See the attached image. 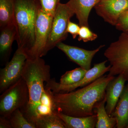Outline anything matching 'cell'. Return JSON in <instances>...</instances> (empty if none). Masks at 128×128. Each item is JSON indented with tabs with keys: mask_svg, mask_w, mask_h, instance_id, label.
Returning a JSON list of instances; mask_svg holds the SVG:
<instances>
[{
	"mask_svg": "<svg viewBox=\"0 0 128 128\" xmlns=\"http://www.w3.org/2000/svg\"><path fill=\"white\" fill-rule=\"evenodd\" d=\"M94 8L105 22L115 26L121 14L128 10V0H100Z\"/></svg>",
	"mask_w": 128,
	"mask_h": 128,
	"instance_id": "30bf717a",
	"label": "cell"
},
{
	"mask_svg": "<svg viewBox=\"0 0 128 128\" xmlns=\"http://www.w3.org/2000/svg\"><path fill=\"white\" fill-rule=\"evenodd\" d=\"M87 70L80 67L66 72L60 77L59 84L63 86H68L77 83L82 80Z\"/></svg>",
	"mask_w": 128,
	"mask_h": 128,
	"instance_id": "ffe728a7",
	"label": "cell"
},
{
	"mask_svg": "<svg viewBox=\"0 0 128 128\" xmlns=\"http://www.w3.org/2000/svg\"><path fill=\"white\" fill-rule=\"evenodd\" d=\"M104 56L111 65L109 74L123 75L128 81V34L122 32L105 50Z\"/></svg>",
	"mask_w": 128,
	"mask_h": 128,
	"instance_id": "5b68a950",
	"label": "cell"
},
{
	"mask_svg": "<svg viewBox=\"0 0 128 128\" xmlns=\"http://www.w3.org/2000/svg\"><path fill=\"white\" fill-rule=\"evenodd\" d=\"M75 13L68 3H60L53 18L50 34L44 50V55L58 44L66 39L67 26Z\"/></svg>",
	"mask_w": 128,
	"mask_h": 128,
	"instance_id": "8992f818",
	"label": "cell"
},
{
	"mask_svg": "<svg viewBox=\"0 0 128 128\" xmlns=\"http://www.w3.org/2000/svg\"><path fill=\"white\" fill-rule=\"evenodd\" d=\"M127 80L123 75H118L108 84L106 89V98L105 108L109 116L114 110L120 96L125 86Z\"/></svg>",
	"mask_w": 128,
	"mask_h": 128,
	"instance_id": "7c38bea8",
	"label": "cell"
},
{
	"mask_svg": "<svg viewBox=\"0 0 128 128\" xmlns=\"http://www.w3.org/2000/svg\"><path fill=\"white\" fill-rule=\"evenodd\" d=\"M106 101V94L102 100L96 104L94 106V112L96 114V128H112L116 125V120L113 117L109 116L105 108Z\"/></svg>",
	"mask_w": 128,
	"mask_h": 128,
	"instance_id": "e0dca14e",
	"label": "cell"
},
{
	"mask_svg": "<svg viewBox=\"0 0 128 128\" xmlns=\"http://www.w3.org/2000/svg\"><path fill=\"white\" fill-rule=\"evenodd\" d=\"M111 116L116 118L117 128H127L128 125V82L125 86Z\"/></svg>",
	"mask_w": 128,
	"mask_h": 128,
	"instance_id": "9a60e30c",
	"label": "cell"
},
{
	"mask_svg": "<svg viewBox=\"0 0 128 128\" xmlns=\"http://www.w3.org/2000/svg\"><path fill=\"white\" fill-rule=\"evenodd\" d=\"M78 36V41L84 42L94 41L98 38L97 34L92 32L86 26L80 27Z\"/></svg>",
	"mask_w": 128,
	"mask_h": 128,
	"instance_id": "603a6c76",
	"label": "cell"
},
{
	"mask_svg": "<svg viewBox=\"0 0 128 128\" xmlns=\"http://www.w3.org/2000/svg\"><path fill=\"white\" fill-rule=\"evenodd\" d=\"M28 100L29 94L27 85L22 77L1 95L0 116L9 119L13 112L24 107Z\"/></svg>",
	"mask_w": 128,
	"mask_h": 128,
	"instance_id": "277c9868",
	"label": "cell"
},
{
	"mask_svg": "<svg viewBox=\"0 0 128 128\" xmlns=\"http://www.w3.org/2000/svg\"><path fill=\"white\" fill-rule=\"evenodd\" d=\"M14 2L18 48L26 55L34 45L35 21L39 5L37 0H14Z\"/></svg>",
	"mask_w": 128,
	"mask_h": 128,
	"instance_id": "3957f363",
	"label": "cell"
},
{
	"mask_svg": "<svg viewBox=\"0 0 128 128\" xmlns=\"http://www.w3.org/2000/svg\"><path fill=\"white\" fill-rule=\"evenodd\" d=\"M115 26L118 30L128 34V10L121 14Z\"/></svg>",
	"mask_w": 128,
	"mask_h": 128,
	"instance_id": "cb8c5ba5",
	"label": "cell"
},
{
	"mask_svg": "<svg viewBox=\"0 0 128 128\" xmlns=\"http://www.w3.org/2000/svg\"><path fill=\"white\" fill-rule=\"evenodd\" d=\"M15 24L14 0H0V28Z\"/></svg>",
	"mask_w": 128,
	"mask_h": 128,
	"instance_id": "ac0fdd59",
	"label": "cell"
},
{
	"mask_svg": "<svg viewBox=\"0 0 128 128\" xmlns=\"http://www.w3.org/2000/svg\"><path fill=\"white\" fill-rule=\"evenodd\" d=\"M105 45H101L93 50H87L76 46H70L62 42L56 47L64 52L68 58L86 70L91 68L92 60L94 56Z\"/></svg>",
	"mask_w": 128,
	"mask_h": 128,
	"instance_id": "8fae6325",
	"label": "cell"
},
{
	"mask_svg": "<svg viewBox=\"0 0 128 128\" xmlns=\"http://www.w3.org/2000/svg\"><path fill=\"white\" fill-rule=\"evenodd\" d=\"M108 60L95 64L92 68L88 70L83 78L79 82L68 86H63L56 82L54 80L50 79L44 86L45 88L50 90L54 94L65 93L72 91L78 87L86 86L104 75L105 73L110 71L111 65L106 66Z\"/></svg>",
	"mask_w": 128,
	"mask_h": 128,
	"instance_id": "9c48e42d",
	"label": "cell"
},
{
	"mask_svg": "<svg viewBox=\"0 0 128 128\" xmlns=\"http://www.w3.org/2000/svg\"><path fill=\"white\" fill-rule=\"evenodd\" d=\"M9 119L12 128H36L25 118L20 109L13 112Z\"/></svg>",
	"mask_w": 128,
	"mask_h": 128,
	"instance_id": "44dd1931",
	"label": "cell"
},
{
	"mask_svg": "<svg viewBox=\"0 0 128 128\" xmlns=\"http://www.w3.org/2000/svg\"><path fill=\"white\" fill-rule=\"evenodd\" d=\"M80 27V25L70 21L67 26L66 32L72 35L73 38H76L79 34Z\"/></svg>",
	"mask_w": 128,
	"mask_h": 128,
	"instance_id": "d4e9b609",
	"label": "cell"
},
{
	"mask_svg": "<svg viewBox=\"0 0 128 128\" xmlns=\"http://www.w3.org/2000/svg\"><path fill=\"white\" fill-rule=\"evenodd\" d=\"M27 57L22 50L18 48L13 57L0 70V93L22 78V74Z\"/></svg>",
	"mask_w": 128,
	"mask_h": 128,
	"instance_id": "ba28073f",
	"label": "cell"
},
{
	"mask_svg": "<svg viewBox=\"0 0 128 128\" xmlns=\"http://www.w3.org/2000/svg\"><path fill=\"white\" fill-rule=\"evenodd\" d=\"M100 0H70L67 2L73 10L80 27H89L88 18L92 9Z\"/></svg>",
	"mask_w": 128,
	"mask_h": 128,
	"instance_id": "5bb4252c",
	"label": "cell"
},
{
	"mask_svg": "<svg viewBox=\"0 0 128 128\" xmlns=\"http://www.w3.org/2000/svg\"><path fill=\"white\" fill-rule=\"evenodd\" d=\"M0 58L1 62L6 64L8 62L11 53L12 45L16 40V30L15 24L0 28Z\"/></svg>",
	"mask_w": 128,
	"mask_h": 128,
	"instance_id": "4fadbf2b",
	"label": "cell"
},
{
	"mask_svg": "<svg viewBox=\"0 0 128 128\" xmlns=\"http://www.w3.org/2000/svg\"><path fill=\"white\" fill-rule=\"evenodd\" d=\"M0 128H12L9 119L0 116Z\"/></svg>",
	"mask_w": 128,
	"mask_h": 128,
	"instance_id": "484cf974",
	"label": "cell"
},
{
	"mask_svg": "<svg viewBox=\"0 0 128 128\" xmlns=\"http://www.w3.org/2000/svg\"><path fill=\"white\" fill-rule=\"evenodd\" d=\"M34 124L36 128H66L64 122L54 112L38 118Z\"/></svg>",
	"mask_w": 128,
	"mask_h": 128,
	"instance_id": "d6986e66",
	"label": "cell"
},
{
	"mask_svg": "<svg viewBox=\"0 0 128 128\" xmlns=\"http://www.w3.org/2000/svg\"><path fill=\"white\" fill-rule=\"evenodd\" d=\"M53 18L54 17L42 11L39 6L35 21L34 45L27 54V59H34L44 56Z\"/></svg>",
	"mask_w": 128,
	"mask_h": 128,
	"instance_id": "52a82bcc",
	"label": "cell"
},
{
	"mask_svg": "<svg viewBox=\"0 0 128 128\" xmlns=\"http://www.w3.org/2000/svg\"><path fill=\"white\" fill-rule=\"evenodd\" d=\"M22 77L27 85L29 100L20 110L28 120L33 124L36 118V109L40 104L44 90V82H48L51 79L50 66L46 64L41 57L27 59Z\"/></svg>",
	"mask_w": 128,
	"mask_h": 128,
	"instance_id": "7a4b0ae2",
	"label": "cell"
},
{
	"mask_svg": "<svg viewBox=\"0 0 128 128\" xmlns=\"http://www.w3.org/2000/svg\"><path fill=\"white\" fill-rule=\"evenodd\" d=\"M114 77L108 74L74 92H52L54 111L72 117L93 115L94 106L105 97L108 84Z\"/></svg>",
	"mask_w": 128,
	"mask_h": 128,
	"instance_id": "6da1fadb",
	"label": "cell"
},
{
	"mask_svg": "<svg viewBox=\"0 0 128 128\" xmlns=\"http://www.w3.org/2000/svg\"><path fill=\"white\" fill-rule=\"evenodd\" d=\"M40 8L42 11L54 17L60 0H37Z\"/></svg>",
	"mask_w": 128,
	"mask_h": 128,
	"instance_id": "7402d4cb",
	"label": "cell"
},
{
	"mask_svg": "<svg viewBox=\"0 0 128 128\" xmlns=\"http://www.w3.org/2000/svg\"><path fill=\"white\" fill-rule=\"evenodd\" d=\"M64 123L66 128H94L97 122L96 114L86 117H75L68 116L54 111Z\"/></svg>",
	"mask_w": 128,
	"mask_h": 128,
	"instance_id": "2e32d148",
	"label": "cell"
},
{
	"mask_svg": "<svg viewBox=\"0 0 128 128\" xmlns=\"http://www.w3.org/2000/svg\"><path fill=\"white\" fill-rule=\"evenodd\" d=\"M127 128H128V126H127Z\"/></svg>",
	"mask_w": 128,
	"mask_h": 128,
	"instance_id": "4316f807",
	"label": "cell"
}]
</instances>
